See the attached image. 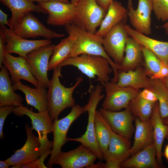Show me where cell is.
Here are the masks:
<instances>
[{
	"label": "cell",
	"instance_id": "obj_1",
	"mask_svg": "<svg viewBox=\"0 0 168 168\" xmlns=\"http://www.w3.org/2000/svg\"><path fill=\"white\" fill-rule=\"evenodd\" d=\"M64 26L66 32L74 39L73 47L69 58L83 54L104 57L108 60L113 69V77H117L120 66L114 62L105 50L102 44L103 37L91 33L74 23Z\"/></svg>",
	"mask_w": 168,
	"mask_h": 168
},
{
	"label": "cell",
	"instance_id": "obj_2",
	"mask_svg": "<svg viewBox=\"0 0 168 168\" xmlns=\"http://www.w3.org/2000/svg\"><path fill=\"white\" fill-rule=\"evenodd\" d=\"M61 68L58 67L54 70L48 87L47 110L53 121L58 119L63 111L75 105L73 93L83 81L82 76H78L73 86L69 87H65L59 80V77L62 76Z\"/></svg>",
	"mask_w": 168,
	"mask_h": 168
},
{
	"label": "cell",
	"instance_id": "obj_3",
	"mask_svg": "<svg viewBox=\"0 0 168 168\" xmlns=\"http://www.w3.org/2000/svg\"><path fill=\"white\" fill-rule=\"evenodd\" d=\"M71 65L77 68L90 79L97 77L96 81L103 85L109 81V75L113 70L108 60L99 56L83 54L70 57L58 67Z\"/></svg>",
	"mask_w": 168,
	"mask_h": 168
},
{
	"label": "cell",
	"instance_id": "obj_4",
	"mask_svg": "<svg viewBox=\"0 0 168 168\" xmlns=\"http://www.w3.org/2000/svg\"><path fill=\"white\" fill-rule=\"evenodd\" d=\"M101 85L98 84L94 87L90 85L88 90L90 93L88 101L84 106L86 112L88 114V123L85 133L80 137L75 138H69L68 139V141L77 142L86 146L95 153L100 161L104 159L96 138L94 118L97 105L105 96L104 94H101L103 90Z\"/></svg>",
	"mask_w": 168,
	"mask_h": 168
},
{
	"label": "cell",
	"instance_id": "obj_5",
	"mask_svg": "<svg viewBox=\"0 0 168 168\" xmlns=\"http://www.w3.org/2000/svg\"><path fill=\"white\" fill-rule=\"evenodd\" d=\"M13 113L19 116H27L30 119L32 128L38 134L42 155L48 152H51L53 141L49 140L48 134L53 132L54 121L47 110L35 113L32 108L22 106L15 107Z\"/></svg>",
	"mask_w": 168,
	"mask_h": 168
},
{
	"label": "cell",
	"instance_id": "obj_6",
	"mask_svg": "<svg viewBox=\"0 0 168 168\" xmlns=\"http://www.w3.org/2000/svg\"><path fill=\"white\" fill-rule=\"evenodd\" d=\"M70 112L61 119L54 120L53 147L47 167H52L55 159L62 152V147L68 141L67 133L72 124L82 114L86 112L84 106L75 105Z\"/></svg>",
	"mask_w": 168,
	"mask_h": 168
},
{
	"label": "cell",
	"instance_id": "obj_7",
	"mask_svg": "<svg viewBox=\"0 0 168 168\" xmlns=\"http://www.w3.org/2000/svg\"><path fill=\"white\" fill-rule=\"evenodd\" d=\"M76 6L74 23L86 31L95 34L107 11L100 6L95 0H80Z\"/></svg>",
	"mask_w": 168,
	"mask_h": 168
},
{
	"label": "cell",
	"instance_id": "obj_8",
	"mask_svg": "<svg viewBox=\"0 0 168 168\" xmlns=\"http://www.w3.org/2000/svg\"><path fill=\"white\" fill-rule=\"evenodd\" d=\"M102 86L105 96L102 108L109 111H119L128 108L130 101L139 93L138 90L130 87L121 86L111 81Z\"/></svg>",
	"mask_w": 168,
	"mask_h": 168
},
{
	"label": "cell",
	"instance_id": "obj_9",
	"mask_svg": "<svg viewBox=\"0 0 168 168\" xmlns=\"http://www.w3.org/2000/svg\"><path fill=\"white\" fill-rule=\"evenodd\" d=\"M54 46L51 44L39 48L30 53L25 58L39 86L46 88L48 87L50 81L48 76V66Z\"/></svg>",
	"mask_w": 168,
	"mask_h": 168
},
{
	"label": "cell",
	"instance_id": "obj_10",
	"mask_svg": "<svg viewBox=\"0 0 168 168\" xmlns=\"http://www.w3.org/2000/svg\"><path fill=\"white\" fill-rule=\"evenodd\" d=\"M124 22H120L111 29L103 37L102 41L103 46L108 55L119 66L124 57L129 35L124 28Z\"/></svg>",
	"mask_w": 168,
	"mask_h": 168
},
{
	"label": "cell",
	"instance_id": "obj_11",
	"mask_svg": "<svg viewBox=\"0 0 168 168\" xmlns=\"http://www.w3.org/2000/svg\"><path fill=\"white\" fill-rule=\"evenodd\" d=\"M97 159L95 153L81 144L72 150L62 152L55 159L54 164L59 165L62 168H89Z\"/></svg>",
	"mask_w": 168,
	"mask_h": 168
},
{
	"label": "cell",
	"instance_id": "obj_12",
	"mask_svg": "<svg viewBox=\"0 0 168 168\" xmlns=\"http://www.w3.org/2000/svg\"><path fill=\"white\" fill-rule=\"evenodd\" d=\"M5 35L6 52L9 54L15 53L26 58L27 54L40 47L51 44L50 39L31 40L17 35L14 30L5 26L0 28Z\"/></svg>",
	"mask_w": 168,
	"mask_h": 168
},
{
	"label": "cell",
	"instance_id": "obj_13",
	"mask_svg": "<svg viewBox=\"0 0 168 168\" xmlns=\"http://www.w3.org/2000/svg\"><path fill=\"white\" fill-rule=\"evenodd\" d=\"M99 111L110 124L113 131L130 140L135 131L133 124L135 117L128 108L122 111H112L102 108Z\"/></svg>",
	"mask_w": 168,
	"mask_h": 168
},
{
	"label": "cell",
	"instance_id": "obj_14",
	"mask_svg": "<svg viewBox=\"0 0 168 168\" xmlns=\"http://www.w3.org/2000/svg\"><path fill=\"white\" fill-rule=\"evenodd\" d=\"M26 139L23 147L14 152L10 157L5 160L10 166H19L39 158L42 155L40 143L38 137L33 132L32 127L25 126Z\"/></svg>",
	"mask_w": 168,
	"mask_h": 168
},
{
	"label": "cell",
	"instance_id": "obj_15",
	"mask_svg": "<svg viewBox=\"0 0 168 168\" xmlns=\"http://www.w3.org/2000/svg\"><path fill=\"white\" fill-rule=\"evenodd\" d=\"M38 5L48 12L47 23L49 25L64 26L75 21L76 5L54 1Z\"/></svg>",
	"mask_w": 168,
	"mask_h": 168
},
{
	"label": "cell",
	"instance_id": "obj_16",
	"mask_svg": "<svg viewBox=\"0 0 168 168\" xmlns=\"http://www.w3.org/2000/svg\"><path fill=\"white\" fill-rule=\"evenodd\" d=\"M132 146L127 140L112 130L108 150L104 157V168H120L122 163L131 156Z\"/></svg>",
	"mask_w": 168,
	"mask_h": 168
},
{
	"label": "cell",
	"instance_id": "obj_17",
	"mask_svg": "<svg viewBox=\"0 0 168 168\" xmlns=\"http://www.w3.org/2000/svg\"><path fill=\"white\" fill-rule=\"evenodd\" d=\"M14 30L16 34L24 38L42 37L50 39L65 36L64 34L57 33L46 27L31 12L24 16Z\"/></svg>",
	"mask_w": 168,
	"mask_h": 168
},
{
	"label": "cell",
	"instance_id": "obj_18",
	"mask_svg": "<svg viewBox=\"0 0 168 168\" xmlns=\"http://www.w3.org/2000/svg\"><path fill=\"white\" fill-rule=\"evenodd\" d=\"M3 64L9 72L13 83L20 80H24L35 87L39 86L38 82L31 72L25 58L21 56L16 57L6 52Z\"/></svg>",
	"mask_w": 168,
	"mask_h": 168
},
{
	"label": "cell",
	"instance_id": "obj_19",
	"mask_svg": "<svg viewBox=\"0 0 168 168\" xmlns=\"http://www.w3.org/2000/svg\"><path fill=\"white\" fill-rule=\"evenodd\" d=\"M152 10V0H138L137 8H128V16L134 29L145 35L151 33V14Z\"/></svg>",
	"mask_w": 168,
	"mask_h": 168
},
{
	"label": "cell",
	"instance_id": "obj_20",
	"mask_svg": "<svg viewBox=\"0 0 168 168\" xmlns=\"http://www.w3.org/2000/svg\"><path fill=\"white\" fill-rule=\"evenodd\" d=\"M10 10L12 16L8 20L9 28L14 30L24 16L31 12L48 14L44 9L28 0H0Z\"/></svg>",
	"mask_w": 168,
	"mask_h": 168
},
{
	"label": "cell",
	"instance_id": "obj_21",
	"mask_svg": "<svg viewBox=\"0 0 168 168\" xmlns=\"http://www.w3.org/2000/svg\"><path fill=\"white\" fill-rule=\"evenodd\" d=\"M124 28L128 35L141 46L153 53L161 61L168 64V42L156 40L147 36L128 25Z\"/></svg>",
	"mask_w": 168,
	"mask_h": 168
},
{
	"label": "cell",
	"instance_id": "obj_22",
	"mask_svg": "<svg viewBox=\"0 0 168 168\" xmlns=\"http://www.w3.org/2000/svg\"><path fill=\"white\" fill-rule=\"evenodd\" d=\"M122 168H160L154 143L131 155L121 166Z\"/></svg>",
	"mask_w": 168,
	"mask_h": 168
},
{
	"label": "cell",
	"instance_id": "obj_23",
	"mask_svg": "<svg viewBox=\"0 0 168 168\" xmlns=\"http://www.w3.org/2000/svg\"><path fill=\"white\" fill-rule=\"evenodd\" d=\"M13 84L14 90L20 91L24 94L27 105L33 107L38 112L47 110L48 91L46 88L40 86L32 88L23 84L20 81Z\"/></svg>",
	"mask_w": 168,
	"mask_h": 168
},
{
	"label": "cell",
	"instance_id": "obj_24",
	"mask_svg": "<svg viewBox=\"0 0 168 168\" xmlns=\"http://www.w3.org/2000/svg\"><path fill=\"white\" fill-rule=\"evenodd\" d=\"M127 15L128 10L122 3L113 0L95 34L103 37L115 26L124 21Z\"/></svg>",
	"mask_w": 168,
	"mask_h": 168
},
{
	"label": "cell",
	"instance_id": "obj_25",
	"mask_svg": "<svg viewBox=\"0 0 168 168\" xmlns=\"http://www.w3.org/2000/svg\"><path fill=\"white\" fill-rule=\"evenodd\" d=\"M150 120L153 129L154 143L156 150L157 161L161 168L164 167L162 161V150L165 139H168V126L162 120L158 101L154 105Z\"/></svg>",
	"mask_w": 168,
	"mask_h": 168
},
{
	"label": "cell",
	"instance_id": "obj_26",
	"mask_svg": "<svg viewBox=\"0 0 168 168\" xmlns=\"http://www.w3.org/2000/svg\"><path fill=\"white\" fill-rule=\"evenodd\" d=\"M145 69L137 67L135 69L127 71L119 70L117 84L124 87H130L139 90L149 89L150 78L148 77Z\"/></svg>",
	"mask_w": 168,
	"mask_h": 168
},
{
	"label": "cell",
	"instance_id": "obj_27",
	"mask_svg": "<svg viewBox=\"0 0 168 168\" xmlns=\"http://www.w3.org/2000/svg\"><path fill=\"white\" fill-rule=\"evenodd\" d=\"M0 69V106H24L23 98L14 91L8 70L4 65Z\"/></svg>",
	"mask_w": 168,
	"mask_h": 168
},
{
	"label": "cell",
	"instance_id": "obj_28",
	"mask_svg": "<svg viewBox=\"0 0 168 168\" xmlns=\"http://www.w3.org/2000/svg\"><path fill=\"white\" fill-rule=\"evenodd\" d=\"M134 122L135 133L133 143L130 151L131 156L154 142L153 129L151 120L142 121L135 118Z\"/></svg>",
	"mask_w": 168,
	"mask_h": 168
},
{
	"label": "cell",
	"instance_id": "obj_29",
	"mask_svg": "<svg viewBox=\"0 0 168 168\" xmlns=\"http://www.w3.org/2000/svg\"><path fill=\"white\" fill-rule=\"evenodd\" d=\"M141 46L133 38L128 37L125 49V55L120 65L119 70L127 71L138 67L143 57Z\"/></svg>",
	"mask_w": 168,
	"mask_h": 168
},
{
	"label": "cell",
	"instance_id": "obj_30",
	"mask_svg": "<svg viewBox=\"0 0 168 168\" xmlns=\"http://www.w3.org/2000/svg\"><path fill=\"white\" fill-rule=\"evenodd\" d=\"M94 124L96 138L104 159L108 150L112 130L106 119L97 110L95 114Z\"/></svg>",
	"mask_w": 168,
	"mask_h": 168
},
{
	"label": "cell",
	"instance_id": "obj_31",
	"mask_svg": "<svg viewBox=\"0 0 168 168\" xmlns=\"http://www.w3.org/2000/svg\"><path fill=\"white\" fill-rule=\"evenodd\" d=\"M74 39L68 35L55 45L49 60L48 70H54L69 57L73 45Z\"/></svg>",
	"mask_w": 168,
	"mask_h": 168
},
{
	"label": "cell",
	"instance_id": "obj_32",
	"mask_svg": "<svg viewBox=\"0 0 168 168\" xmlns=\"http://www.w3.org/2000/svg\"><path fill=\"white\" fill-rule=\"evenodd\" d=\"M155 103L143 99L139 93L130 101L128 108L135 118H138L141 121H146L151 119Z\"/></svg>",
	"mask_w": 168,
	"mask_h": 168
},
{
	"label": "cell",
	"instance_id": "obj_33",
	"mask_svg": "<svg viewBox=\"0 0 168 168\" xmlns=\"http://www.w3.org/2000/svg\"><path fill=\"white\" fill-rule=\"evenodd\" d=\"M148 89L152 91L158 99L160 114L163 120L168 117V91L162 80L151 78Z\"/></svg>",
	"mask_w": 168,
	"mask_h": 168
},
{
	"label": "cell",
	"instance_id": "obj_34",
	"mask_svg": "<svg viewBox=\"0 0 168 168\" xmlns=\"http://www.w3.org/2000/svg\"><path fill=\"white\" fill-rule=\"evenodd\" d=\"M141 46L144 61L145 69L147 75H149L151 77L159 71L161 67V61L151 51Z\"/></svg>",
	"mask_w": 168,
	"mask_h": 168
},
{
	"label": "cell",
	"instance_id": "obj_35",
	"mask_svg": "<svg viewBox=\"0 0 168 168\" xmlns=\"http://www.w3.org/2000/svg\"><path fill=\"white\" fill-rule=\"evenodd\" d=\"M152 10L159 20H168V0H152Z\"/></svg>",
	"mask_w": 168,
	"mask_h": 168
},
{
	"label": "cell",
	"instance_id": "obj_36",
	"mask_svg": "<svg viewBox=\"0 0 168 168\" xmlns=\"http://www.w3.org/2000/svg\"><path fill=\"white\" fill-rule=\"evenodd\" d=\"M51 152H48L42 155L38 158L23 165L11 167L12 168H47L44 163V161Z\"/></svg>",
	"mask_w": 168,
	"mask_h": 168
},
{
	"label": "cell",
	"instance_id": "obj_37",
	"mask_svg": "<svg viewBox=\"0 0 168 168\" xmlns=\"http://www.w3.org/2000/svg\"><path fill=\"white\" fill-rule=\"evenodd\" d=\"M15 107L13 105H6L0 106V138H2L4 136L3 132V127L5 121L7 116L13 113Z\"/></svg>",
	"mask_w": 168,
	"mask_h": 168
},
{
	"label": "cell",
	"instance_id": "obj_38",
	"mask_svg": "<svg viewBox=\"0 0 168 168\" xmlns=\"http://www.w3.org/2000/svg\"><path fill=\"white\" fill-rule=\"evenodd\" d=\"M139 94L142 98L148 101L154 103L158 101V99L156 95L149 89H143L139 92Z\"/></svg>",
	"mask_w": 168,
	"mask_h": 168
},
{
	"label": "cell",
	"instance_id": "obj_39",
	"mask_svg": "<svg viewBox=\"0 0 168 168\" xmlns=\"http://www.w3.org/2000/svg\"><path fill=\"white\" fill-rule=\"evenodd\" d=\"M168 77V64L161 61V67L159 71L151 77L152 79L162 80Z\"/></svg>",
	"mask_w": 168,
	"mask_h": 168
},
{
	"label": "cell",
	"instance_id": "obj_40",
	"mask_svg": "<svg viewBox=\"0 0 168 168\" xmlns=\"http://www.w3.org/2000/svg\"><path fill=\"white\" fill-rule=\"evenodd\" d=\"M6 41L5 36L2 31L0 30V68L2 66L3 60L6 53Z\"/></svg>",
	"mask_w": 168,
	"mask_h": 168
},
{
	"label": "cell",
	"instance_id": "obj_41",
	"mask_svg": "<svg viewBox=\"0 0 168 168\" xmlns=\"http://www.w3.org/2000/svg\"><path fill=\"white\" fill-rule=\"evenodd\" d=\"M8 15L4 12L1 9H0V27H3L5 25L9 26V25L7 20Z\"/></svg>",
	"mask_w": 168,
	"mask_h": 168
},
{
	"label": "cell",
	"instance_id": "obj_42",
	"mask_svg": "<svg viewBox=\"0 0 168 168\" xmlns=\"http://www.w3.org/2000/svg\"><path fill=\"white\" fill-rule=\"evenodd\" d=\"M98 4L107 11L111 3L113 0H95Z\"/></svg>",
	"mask_w": 168,
	"mask_h": 168
},
{
	"label": "cell",
	"instance_id": "obj_43",
	"mask_svg": "<svg viewBox=\"0 0 168 168\" xmlns=\"http://www.w3.org/2000/svg\"><path fill=\"white\" fill-rule=\"evenodd\" d=\"M30 1L34 2H37L39 3H44L49 2L50 1H57L65 3H69L68 0H28Z\"/></svg>",
	"mask_w": 168,
	"mask_h": 168
},
{
	"label": "cell",
	"instance_id": "obj_44",
	"mask_svg": "<svg viewBox=\"0 0 168 168\" xmlns=\"http://www.w3.org/2000/svg\"><path fill=\"white\" fill-rule=\"evenodd\" d=\"M10 166L5 160L0 161V168H8Z\"/></svg>",
	"mask_w": 168,
	"mask_h": 168
},
{
	"label": "cell",
	"instance_id": "obj_45",
	"mask_svg": "<svg viewBox=\"0 0 168 168\" xmlns=\"http://www.w3.org/2000/svg\"><path fill=\"white\" fill-rule=\"evenodd\" d=\"M162 155L165 156L168 162V142L165 146L164 152Z\"/></svg>",
	"mask_w": 168,
	"mask_h": 168
},
{
	"label": "cell",
	"instance_id": "obj_46",
	"mask_svg": "<svg viewBox=\"0 0 168 168\" xmlns=\"http://www.w3.org/2000/svg\"><path fill=\"white\" fill-rule=\"evenodd\" d=\"M168 91V77L162 80Z\"/></svg>",
	"mask_w": 168,
	"mask_h": 168
},
{
	"label": "cell",
	"instance_id": "obj_47",
	"mask_svg": "<svg viewBox=\"0 0 168 168\" xmlns=\"http://www.w3.org/2000/svg\"><path fill=\"white\" fill-rule=\"evenodd\" d=\"M162 27L165 29L167 34H168V21L162 26Z\"/></svg>",
	"mask_w": 168,
	"mask_h": 168
},
{
	"label": "cell",
	"instance_id": "obj_48",
	"mask_svg": "<svg viewBox=\"0 0 168 168\" xmlns=\"http://www.w3.org/2000/svg\"><path fill=\"white\" fill-rule=\"evenodd\" d=\"M133 7L132 0H128V8Z\"/></svg>",
	"mask_w": 168,
	"mask_h": 168
},
{
	"label": "cell",
	"instance_id": "obj_49",
	"mask_svg": "<svg viewBox=\"0 0 168 168\" xmlns=\"http://www.w3.org/2000/svg\"><path fill=\"white\" fill-rule=\"evenodd\" d=\"M80 0H71L70 3L76 5Z\"/></svg>",
	"mask_w": 168,
	"mask_h": 168
},
{
	"label": "cell",
	"instance_id": "obj_50",
	"mask_svg": "<svg viewBox=\"0 0 168 168\" xmlns=\"http://www.w3.org/2000/svg\"><path fill=\"white\" fill-rule=\"evenodd\" d=\"M162 121L165 124L168 126V117Z\"/></svg>",
	"mask_w": 168,
	"mask_h": 168
}]
</instances>
